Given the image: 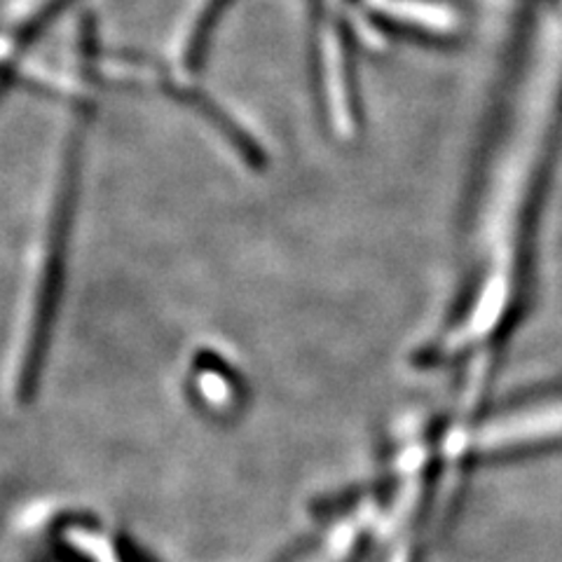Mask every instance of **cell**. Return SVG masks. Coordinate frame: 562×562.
I'll use <instances>...</instances> for the list:
<instances>
[{"mask_svg":"<svg viewBox=\"0 0 562 562\" xmlns=\"http://www.w3.org/2000/svg\"><path fill=\"white\" fill-rule=\"evenodd\" d=\"M80 155L82 132L76 122V125H70L66 132L59 134V144L55 157H52V169L43 195V209L31 241L24 289L20 297L22 303L20 312H16L12 347L5 368L8 392L16 401L31 396L45 359L49 326L57 303L55 297L59 295L61 284L64 249L68 241L70 216H74Z\"/></svg>","mask_w":562,"mask_h":562,"instance_id":"1","label":"cell"},{"mask_svg":"<svg viewBox=\"0 0 562 562\" xmlns=\"http://www.w3.org/2000/svg\"><path fill=\"white\" fill-rule=\"evenodd\" d=\"M380 12L394 16L398 24L425 29L431 33H448L457 26V14L443 3L431 0H368Z\"/></svg>","mask_w":562,"mask_h":562,"instance_id":"2","label":"cell"},{"mask_svg":"<svg viewBox=\"0 0 562 562\" xmlns=\"http://www.w3.org/2000/svg\"><path fill=\"white\" fill-rule=\"evenodd\" d=\"M61 0H0V26L22 35L38 26Z\"/></svg>","mask_w":562,"mask_h":562,"instance_id":"3","label":"cell"},{"mask_svg":"<svg viewBox=\"0 0 562 562\" xmlns=\"http://www.w3.org/2000/svg\"><path fill=\"white\" fill-rule=\"evenodd\" d=\"M12 76H14L12 70H8V68H0V90H3L5 82H8Z\"/></svg>","mask_w":562,"mask_h":562,"instance_id":"4","label":"cell"}]
</instances>
